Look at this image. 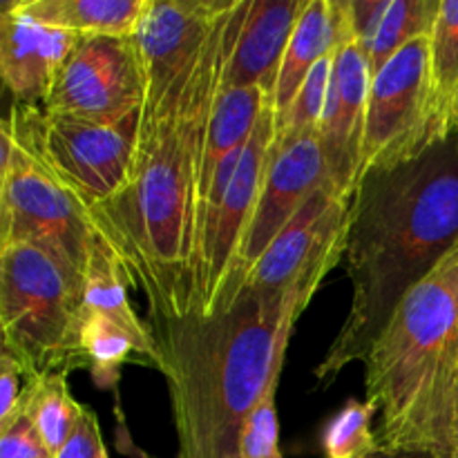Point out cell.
Here are the masks:
<instances>
[{
  "label": "cell",
  "instance_id": "cell-29",
  "mask_svg": "<svg viewBox=\"0 0 458 458\" xmlns=\"http://www.w3.org/2000/svg\"><path fill=\"white\" fill-rule=\"evenodd\" d=\"M22 378H25V369L18 362V358L3 347L0 352V425L9 423L21 410L22 401Z\"/></svg>",
  "mask_w": 458,
  "mask_h": 458
},
{
  "label": "cell",
  "instance_id": "cell-19",
  "mask_svg": "<svg viewBox=\"0 0 458 458\" xmlns=\"http://www.w3.org/2000/svg\"><path fill=\"white\" fill-rule=\"evenodd\" d=\"M150 0H12L36 22L79 36H134Z\"/></svg>",
  "mask_w": 458,
  "mask_h": 458
},
{
  "label": "cell",
  "instance_id": "cell-2",
  "mask_svg": "<svg viewBox=\"0 0 458 458\" xmlns=\"http://www.w3.org/2000/svg\"><path fill=\"white\" fill-rule=\"evenodd\" d=\"M458 246V137L358 179L347 228L352 307L313 369L318 387L365 362L414 286Z\"/></svg>",
  "mask_w": 458,
  "mask_h": 458
},
{
  "label": "cell",
  "instance_id": "cell-25",
  "mask_svg": "<svg viewBox=\"0 0 458 458\" xmlns=\"http://www.w3.org/2000/svg\"><path fill=\"white\" fill-rule=\"evenodd\" d=\"M376 410L371 403L349 398L334 416L327 419L320 432L325 458H362L378 450L374 432Z\"/></svg>",
  "mask_w": 458,
  "mask_h": 458
},
{
  "label": "cell",
  "instance_id": "cell-12",
  "mask_svg": "<svg viewBox=\"0 0 458 458\" xmlns=\"http://www.w3.org/2000/svg\"><path fill=\"white\" fill-rule=\"evenodd\" d=\"M331 4L338 25V45L334 52L329 94L318 128V139L325 152L331 182L343 192L353 195L360 174L371 70L367 54L353 40L349 30L347 3L331 0Z\"/></svg>",
  "mask_w": 458,
  "mask_h": 458
},
{
  "label": "cell",
  "instance_id": "cell-18",
  "mask_svg": "<svg viewBox=\"0 0 458 458\" xmlns=\"http://www.w3.org/2000/svg\"><path fill=\"white\" fill-rule=\"evenodd\" d=\"M273 106V98L262 88L219 89L215 98L213 114L206 130L204 159L199 173V201L197 213L208 195L219 165L249 143L255 125L262 119L264 110Z\"/></svg>",
  "mask_w": 458,
  "mask_h": 458
},
{
  "label": "cell",
  "instance_id": "cell-9",
  "mask_svg": "<svg viewBox=\"0 0 458 458\" xmlns=\"http://www.w3.org/2000/svg\"><path fill=\"white\" fill-rule=\"evenodd\" d=\"M30 119L45 161L88 210L116 199L128 188L141 112L121 121H88L30 106Z\"/></svg>",
  "mask_w": 458,
  "mask_h": 458
},
{
  "label": "cell",
  "instance_id": "cell-11",
  "mask_svg": "<svg viewBox=\"0 0 458 458\" xmlns=\"http://www.w3.org/2000/svg\"><path fill=\"white\" fill-rule=\"evenodd\" d=\"M327 183L334 182L329 177L318 132L289 139V141H273L267 174H264L258 201L250 213L240 253L210 316L233 307L246 277L253 271L264 250L289 226L291 219L302 210L309 197Z\"/></svg>",
  "mask_w": 458,
  "mask_h": 458
},
{
  "label": "cell",
  "instance_id": "cell-21",
  "mask_svg": "<svg viewBox=\"0 0 458 458\" xmlns=\"http://www.w3.org/2000/svg\"><path fill=\"white\" fill-rule=\"evenodd\" d=\"M432 110L441 139L458 130V0H441L429 34Z\"/></svg>",
  "mask_w": 458,
  "mask_h": 458
},
{
  "label": "cell",
  "instance_id": "cell-5",
  "mask_svg": "<svg viewBox=\"0 0 458 458\" xmlns=\"http://www.w3.org/2000/svg\"><path fill=\"white\" fill-rule=\"evenodd\" d=\"M83 276L36 242L0 246V327L7 347L31 376L85 367L81 349Z\"/></svg>",
  "mask_w": 458,
  "mask_h": 458
},
{
  "label": "cell",
  "instance_id": "cell-33",
  "mask_svg": "<svg viewBox=\"0 0 458 458\" xmlns=\"http://www.w3.org/2000/svg\"><path fill=\"white\" fill-rule=\"evenodd\" d=\"M456 137H458V130H456Z\"/></svg>",
  "mask_w": 458,
  "mask_h": 458
},
{
  "label": "cell",
  "instance_id": "cell-17",
  "mask_svg": "<svg viewBox=\"0 0 458 458\" xmlns=\"http://www.w3.org/2000/svg\"><path fill=\"white\" fill-rule=\"evenodd\" d=\"M130 286L132 282H130L123 262L114 253V249L97 233L83 276V311L101 313L121 329L128 331L137 340L143 360L157 367L159 352H157L155 335H152L148 322H143L134 311L128 295Z\"/></svg>",
  "mask_w": 458,
  "mask_h": 458
},
{
  "label": "cell",
  "instance_id": "cell-16",
  "mask_svg": "<svg viewBox=\"0 0 458 458\" xmlns=\"http://www.w3.org/2000/svg\"><path fill=\"white\" fill-rule=\"evenodd\" d=\"M79 38L74 31L40 25L4 3L0 12V76L13 103H40L43 107Z\"/></svg>",
  "mask_w": 458,
  "mask_h": 458
},
{
  "label": "cell",
  "instance_id": "cell-32",
  "mask_svg": "<svg viewBox=\"0 0 458 458\" xmlns=\"http://www.w3.org/2000/svg\"><path fill=\"white\" fill-rule=\"evenodd\" d=\"M362 458H434L432 454H425V452H410V450H387V447H378L371 454Z\"/></svg>",
  "mask_w": 458,
  "mask_h": 458
},
{
  "label": "cell",
  "instance_id": "cell-24",
  "mask_svg": "<svg viewBox=\"0 0 458 458\" xmlns=\"http://www.w3.org/2000/svg\"><path fill=\"white\" fill-rule=\"evenodd\" d=\"M81 349H83L85 367L98 387H112L119 378L121 365L128 362L132 353L141 356L137 340L128 331H123L101 313L92 311H83Z\"/></svg>",
  "mask_w": 458,
  "mask_h": 458
},
{
  "label": "cell",
  "instance_id": "cell-14",
  "mask_svg": "<svg viewBox=\"0 0 458 458\" xmlns=\"http://www.w3.org/2000/svg\"><path fill=\"white\" fill-rule=\"evenodd\" d=\"M228 4L231 0L148 3L134 31L146 72V101L164 97L195 65Z\"/></svg>",
  "mask_w": 458,
  "mask_h": 458
},
{
  "label": "cell",
  "instance_id": "cell-13",
  "mask_svg": "<svg viewBox=\"0 0 458 458\" xmlns=\"http://www.w3.org/2000/svg\"><path fill=\"white\" fill-rule=\"evenodd\" d=\"M352 199L353 195L334 183L318 188L289 226L264 250L242 291L284 293L318 262L331 255H344Z\"/></svg>",
  "mask_w": 458,
  "mask_h": 458
},
{
  "label": "cell",
  "instance_id": "cell-4",
  "mask_svg": "<svg viewBox=\"0 0 458 458\" xmlns=\"http://www.w3.org/2000/svg\"><path fill=\"white\" fill-rule=\"evenodd\" d=\"M378 445L458 458V246L405 295L365 360Z\"/></svg>",
  "mask_w": 458,
  "mask_h": 458
},
{
  "label": "cell",
  "instance_id": "cell-15",
  "mask_svg": "<svg viewBox=\"0 0 458 458\" xmlns=\"http://www.w3.org/2000/svg\"><path fill=\"white\" fill-rule=\"evenodd\" d=\"M309 0H240L219 89L262 88L273 98L286 47Z\"/></svg>",
  "mask_w": 458,
  "mask_h": 458
},
{
  "label": "cell",
  "instance_id": "cell-30",
  "mask_svg": "<svg viewBox=\"0 0 458 458\" xmlns=\"http://www.w3.org/2000/svg\"><path fill=\"white\" fill-rule=\"evenodd\" d=\"M347 3L349 30H352L353 40L367 54L376 31H378L380 21L389 7V0H344Z\"/></svg>",
  "mask_w": 458,
  "mask_h": 458
},
{
  "label": "cell",
  "instance_id": "cell-23",
  "mask_svg": "<svg viewBox=\"0 0 458 458\" xmlns=\"http://www.w3.org/2000/svg\"><path fill=\"white\" fill-rule=\"evenodd\" d=\"M441 0H389L378 31L367 49L371 76L378 74L389 58L420 36L432 34Z\"/></svg>",
  "mask_w": 458,
  "mask_h": 458
},
{
  "label": "cell",
  "instance_id": "cell-6",
  "mask_svg": "<svg viewBox=\"0 0 458 458\" xmlns=\"http://www.w3.org/2000/svg\"><path fill=\"white\" fill-rule=\"evenodd\" d=\"M94 235L88 206L36 146L30 106L13 103L0 123V246L36 242L85 276Z\"/></svg>",
  "mask_w": 458,
  "mask_h": 458
},
{
  "label": "cell",
  "instance_id": "cell-27",
  "mask_svg": "<svg viewBox=\"0 0 458 458\" xmlns=\"http://www.w3.org/2000/svg\"><path fill=\"white\" fill-rule=\"evenodd\" d=\"M276 392H268L246 416L240 434V458H282Z\"/></svg>",
  "mask_w": 458,
  "mask_h": 458
},
{
  "label": "cell",
  "instance_id": "cell-7",
  "mask_svg": "<svg viewBox=\"0 0 458 458\" xmlns=\"http://www.w3.org/2000/svg\"><path fill=\"white\" fill-rule=\"evenodd\" d=\"M273 141H276V112L273 106H268L255 125L249 143L242 150L233 152L219 165L213 186L204 204L199 206L195 258H192V284H195L192 311L201 316L213 313L215 302L240 253L250 213L267 174Z\"/></svg>",
  "mask_w": 458,
  "mask_h": 458
},
{
  "label": "cell",
  "instance_id": "cell-31",
  "mask_svg": "<svg viewBox=\"0 0 458 458\" xmlns=\"http://www.w3.org/2000/svg\"><path fill=\"white\" fill-rule=\"evenodd\" d=\"M56 458H110L106 443H103L97 414L89 407H85L79 428L65 443V447L58 452Z\"/></svg>",
  "mask_w": 458,
  "mask_h": 458
},
{
  "label": "cell",
  "instance_id": "cell-1",
  "mask_svg": "<svg viewBox=\"0 0 458 458\" xmlns=\"http://www.w3.org/2000/svg\"><path fill=\"white\" fill-rule=\"evenodd\" d=\"M237 7L231 0L195 65L164 97L143 103L132 179L116 199L89 210L132 286L146 293L148 325L182 320L195 307L201 159Z\"/></svg>",
  "mask_w": 458,
  "mask_h": 458
},
{
  "label": "cell",
  "instance_id": "cell-20",
  "mask_svg": "<svg viewBox=\"0 0 458 458\" xmlns=\"http://www.w3.org/2000/svg\"><path fill=\"white\" fill-rule=\"evenodd\" d=\"M335 45H338V25H335L334 4L331 0H309L302 16L298 18L277 76L276 94H273L276 121L289 110L313 67L327 54L334 52Z\"/></svg>",
  "mask_w": 458,
  "mask_h": 458
},
{
  "label": "cell",
  "instance_id": "cell-28",
  "mask_svg": "<svg viewBox=\"0 0 458 458\" xmlns=\"http://www.w3.org/2000/svg\"><path fill=\"white\" fill-rule=\"evenodd\" d=\"M0 458H54L22 407L9 423L0 425Z\"/></svg>",
  "mask_w": 458,
  "mask_h": 458
},
{
  "label": "cell",
  "instance_id": "cell-26",
  "mask_svg": "<svg viewBox=\"0 0 458 458\" xmlns=\"http://www.w3.org/2000/svg\"><path fill=\"white\" fill-rule=\"evenodd\" d=\"M335 52V49H334ZM334 52L327 54L320 63L311 70L302 88L295 94L289 110L276 121V141H289V139L316 134L320 128L322 114H325L327 94H329L331 65H334Z\"/></svg>",
  "mask_w": 458,
  "mask_h": 458
},
{
  "label": "cell",
  "instance_id": "cell-8",
  "mask_svg": "<svg viewBox=\"0 0 458 458\" xmlns=\"http://www.w3.org/2000/svg\"><path fill=\"white\" fill-rule=\"evenodd\" d=\"M437 141L443 139L432 110L429 36H420L371 76L358 179L405 164Z\"/></svg>",
  "mask_w": 458,
  "mask_h": 458
},
{
  "label": "cell",
  "instance_id": "cell-22",
  "mask_svg": "<svg viewBox=\"0 0 458 458\" xmlns=\"http://www.w3.org/2000/svg\"><path fill=\"white\" fill-rule=\"evenodd\" d=\"M21 407L31 416L54 458L65 447L85 414V405L72 396L65 371L27 378Z\"/></svg>",
  "mask_w": 458,
  "mask_h": 458
},
{
  "label": "cell",
  "instance_id": "cell-3",
  "mask_svg": "<svg viewBox=\"0 0 458 458\" xmlns=\"http://www.w3.org/2000/svg\"><path fill=\"white\" fill-rule=\"evenodd\" d=\"M343 255L318 262L284 293L242 291L215 316L148 325L170 392L177 458H240L253 407L276 392L295 322Z\"/></svg>",
  "mask_w": 458,
  "mask_h": 458
},
{
  "label": "cell",
  "instance_id": "cell-10",
  "mask_svg": "<svg viewBox=\"0 0 458 458\" xmlns=\"http://www.w3.org/2000/svg\"><path fill=\"white\" fill-rule=\"evenodd\" d=\"M143 101L146 72L134 36H81L43 110L88 121H121L141 112Z\"/></svg>",
  "mask_w": 458,
  "mask_h": 458
}]
</instances>
